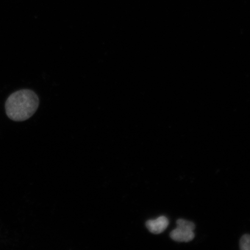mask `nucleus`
<instances>
[{
  "instance_id": "f257e3e1",
  "label": "nucleus",
  "mask_w": 250,
  "mask_h": 250,
  "mask_svg": "<svg viewBox=\"0 0 250 250\" xmlns=\"http://www.w3.org/2000/svg\"><path fill=\"white\" fill-rule=\"evenodd\" d=\"M39 103L38 96L32 90H19L12 93L6 102V113L12 121H26L35 113Z\"/></svg>"
},
{
  "instance_id": "f03ea898",
  "label": "nucleus",
  "mask_w": 250,
  "mask_h": 250,
  "mask_svg": "<svg viewBox=\"0 0 250 250\" xmlns=\"http://www.w3.org/2000/svg\"><path fill=\"white\" fill-rule=\"evenodd\" d=\"M195 229V226L192 222L179 219L177 221V228L171 231L170 236L174 241L188 242L194 239Z\"/></svg>"
},
{
  "instance_id": "7ed1b4c3",
  "label": "nucleus",
  "mask_w": 250,
  "mask_h": 250,
  "mask_svg": "<svg viewBox=\"0 0 250 250\" xmlns=\"http://www.w3.org/2000/svg\"><path fill=\"white\" fill-rule=\"evenodd\" d=\"M167 218L165 216L159 217L155 220H150L146 222V227L150 232L154 234H160L167 229L168 226Z\"/></svg>"
},
{
  "instance_id": "20e7f679",
  "label": "nucleus",
  "mask_w": 250,
  "mask_h": 250,
  "mask_svg": "<svg viewBox=\"0 0 250 250\" xmlns=\"http://www.w3.org/2000/svg\"><path fill=\"white\" fill-rule=\"evenodd\" d=\"M240 248L242 250H250V235L246 234L242 237L240 241Z\"/></svg>"
}]
</instances>
